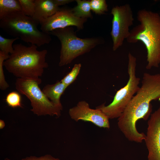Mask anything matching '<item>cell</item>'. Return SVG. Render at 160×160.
Listing matches in <instances>:
<instances>
[{
    "label": "cell",
    "instance_id": "obj_1",
    "mask_svg": "<svg viewBox=\"0 0 160 160\" xmlns=\"http://www.w3.org/2000/svg\"><path fill=\"white\" fill-rule=\"evenodd\" d=\"M153 100L160 101V74L145 73L141 86L118 119L120 125L128 131H136L138 120H146L151 114Z\"/></svg>",
    "mask_w": 160,
    "mask_h": 160
},
{
    "label": "cell",
    "instance_id": "obj_2",
    "mask_svg": "<svg viewBox=\"0 0 160 160\" xmlns=\"http://www.w3.org/2000/svg\"><path fill=\"white\" fill-rule=\"evenodd\" d=\"M13 46V52L3 63L5 69L17 78L33 80L41 83L40 77L44 69L48 67L46 60L47 50L39 51L34 44L28 47L19 43Z\"/></svg>",
    "mask_w": 160,
    "mask_h": 160
},
{
    "label": "cell",
    "instance_id": "obj_3",
    "mask_svg": "<svg viewBox=\"0 0 160 160\" xmlns=\"http://www.w3.org/2000/svg\"><path fill=\"white\" fill-rule=\"evenodd\" d=\"M137 19L140 24L130 31L127 41L133 43L142 42L147 52L146 68H158L160 64V15L144 9L138 11Z\"/></svg>",
    "mask_w": 160,
    "mask_h": 160
},
{
    "label": "cell",
    "instance_id": "obj_4",
    "mask_svg": "<svg viewBox=\"0 0 160 160\" xmlns=\"http://www.w3.org/2000/svg\"><path fill=\"white\" fill-rule=\"evenodd\" d=\"M39 24L22 11L10 14L0 20V28L8 34L39 47L48 44L52 40L49 33L38 29Z\"/></svg>",
    "mask_w": 160,
    "mask_h": 160
},
{
    "label": "cell",
    "instance_id": "obj_5",
    "mask_svg": "<svg viewBox=\"0 0 160 160\" xmlns=\"http://www.w3.org/2000/svg\"><path fill=\"white\" fill-rule=\"evenodd\" d=\"M49 33L57 37L61 43L60 66L70 63L76 57L89 52L102 41L98 38H79L71 26L56 29Z\"/></svg>",
    "mask_w": 160,
    "mask_h": 160
},
{
    "label": "cell",
    "instance_id": "obj_6",
    "mask_svg": "<svg viewBox=\"0 0 160 160\" xmlns=\"http://www.w3.org/2000/svg\"><path fill=\"white\" fill-rule=\"evenodd\" d=\"M128 73L129 79L126 84L117 91L112 102L97 106L109 118H119L139 89L140 79L136 76V59L130 52L128 55Z\"/></svg>",
    "mask_w": 160,
    "mask_h": 160
},
{
    "label": "cell",
    "instance_id": "obj_7",
    "mask_svg": "<svg viewBox=\"0 0 160 160\" xmlns=\"http://www.w3.org/2000/svg\"><path fill=\"white\" fill-rule=\"evenodd\" d=\"M41 83L33 80L17 78L15 88L20 94L25 95L30 101L31 111L38 116H61L62 109L55 106L40 89Z\"/></svg>",
    "mask_w": 160,
    "mask_h": 160
},
{
    "label": "cell",
    "instance_id": "obj_8",
    "mask_svg": "<svg viewBox=\"0 0 160 160\" xmlns=\"http://www.w3.org/2000/svg\"><path fill=\"white\" fill-rule=\"evenodd\" d=\"M111 14L113 18L111 35L113 49L115 51L122 45L124 40L129 36V28L133 24L134 19L131 8L128 4L113 7Z\"/></svg>",
    "mask_w": 160,
    "mask_h": 160
},
{
    "label": "cell",
    "instance_id": "obj_9",
    "mask_svg": "<svg viewBox=\"0 0 160 160\" xmlns=\"http://www.w3.org/2000/svg\"><path fill=\"white\" fill-rule=\"evenodd\" d=\"M87 18L75 16L71 9H60L54 15L41 23V31L46 33L58 28H63L74 26L79 30L84 28V24Z\"/></svg>",
    "mask_w": 160,
    "mask_h": 160
},
{
    "label": "cell",
    "instance_id": "obj_10",
    "mask_svg": "<svg viewBox=\"0 0 160 160\" xmlns=\"http://www.w3.org/2000/svg\"><path fill=\"white\" fill-rule=\"evenodd\" d=\"M68 113L71 119L76 121L81 120L92 122L100 127H110L108 117L99 109L91 108L85 101H79L69 109Z\"/></svg>",
    "mask_w": 160,
    "mask_h": 160
},
{
    "label": "cell",
    "instance_id": "obj_11",
    "mask_svg": "<svg viewBox=\"0 0 160 160\" xmlns=\"http://www.w3.org/2000/svg\"><path fill=\"white\" fill-rule=\"evenodd\" d=\"M145 140L148 160H160V107L151 114Z\"/></svg>",
    "mask_w": 160,
    "mask_h": 160
},
{
    "label": "cell",
    "instance_id": "obj_12",
    "mask_svg": "<svg viewBox=\"0 0 160 160\" xmlns=\"http://www.w3.org/2000/svg\"><path fill=\"white\" fill-rule=\"evenodd\" d=\"M35 7L32 17L41 24L60 9L53 0H35Z\"/></svg>",
    "mask_w": 160,
    "mask_h": 160
},
{
    "label": "cell",
    "instance_id": "obj_13",
    "mask_svg": "<svg viewBox=\"0 0 160 160\" xmlns=\"http://www.w3.org/2000/svg\"><path fill=\"white\" fill-rule=\"evenodd\" d=\"M67 87L61 81H58L54 84L46 85L42 91L55 106L63 109L60 98Z\"/></svg>",
    "mask_w": 160,
    "mask_h": 160
},
{
    "label": "cell",
    "instance_id": "obj_14",
    "mask_svg": "<svg viewBox=\"0 0 160 160\" xmlns=\"http://www.w3.org/2000/svg\"><path fill=\"white\" fill-rule=\"evenodd\" d=\"M22 11L19 0H0V20L8 15L17 12Z\"/></svg>",
    "mask_w": 160,
    "mask_h": 160
},
{
    "label": "cell",
    "instance_id": "obj_15",
    "mask_svg": "<svg viewBox=\"0 0 160 160\" xmlns=\"http://www.w3.org/2000/svg\"><path fill=\"white\" fill-rule=\"evenodd\" d=\"M76 1L77 5L71 9L74 15L79 17L92 18L90 1L76 0Z\"/></svg>",
    "mask_w": 160,
    "mask_h": 160
},
{
    "label": "cell",
    "instance_id": "obj_16",
    "mask_svg": "<svg viewBox=\"0 0 160 160\" xmlns=\"http://www.w3.org/2000/svg\"><path fill=\"white\" fill-rule=\"evenodd\" d=\"M19 39H20L18 37L6 38L0 35V51L7 55L12 54L14 51L12 44Z\"/></svg>",
    "mask_w": 160,
    "mask_h": 160
},
{
    "label": "cell",
    "instance_id": "obj_17",
    "mask_svg": "<svg viewBox=\"0 0 160 160\" xmlns=\"http://www.w3.org/2000/svg\"><path fill=\"white\" fill-rule=\"evenodd\" d=\"M20 94L18 92L12 91L7 94L5 101L9 106L13 108H22L21 97Z\"/></svg>",
    "mask_w": 160,
    "mask_h": 160
},
{
    "label": "cell",
    "instance_id": "obj_18",
    "mask_svg": "<svg viewBox=\"0 0 160 160\" xmlns=\"http://www.w3.org/2000/svg\"><path fill=\"white\" fill-rule=\"evenodd\" d=\"M81 67L80 63L75 64L71 70L65 75L61 81L67 87L75 80Z\"/></svg>",
    "mask_w": 160,
    "mask_h": 160
},
{
    "label": "cell",
    "instance_id": "obj_19",
    "mask_svg": "<svg viewBox=\"0 0 160 160\" xmlns=\"http://www.w3.org/2000/svg\"><path fill=\"white\" fill-rule=\"evenodd\" d=\"M22 12L25 15L32 17L35 11V0H19Z\"/></svg>",
    "mask_w": 160,
    "mask_h": 160
},
{
    "label": "cell",
    "instance_id": "obj_20",
    "mask_svg": "<svg viewBox=\"0 0 160 160\" xmlns=\"http://www.w3.org/2000/svg\"><path fill=\"white\" fill-rule=\"evenodd\" d=\"M9 55L0 51V89L2 90L6 89L9 87L5 79L3 67L4 61L9 58Z\"/></svg>",
    "mask_w": 160,
    "mask_h": 160
},
{
    "label": "cell",
    "instance_id": "obj_21",
    "mask_svg": "<svg viewBox=\"0 0 160 160\" xmlns=\"http://www.w3.org/2000/svg\"><path fill=\"white\" fill-rule=\"evenodd\" d=\"M90 4L91 10L96 14H104L108 11V5L105 0H92Z\"/></svg>",
    "mask_w": 160,
    "mask_h": 160
},
{
    "label": "cell",
    "instance_id": "obj_22",
    "mask_svg": "<svg viewBox=\"0 0 160 160\" xmlns=\"http://www.w3.org/2000/svg\"><path fill=\"white\" fill-rule=\"evenodd\" d=\"M21 160H60L59 159L53 157L50 154H47L40 157L35 156H27Z\"/></svg>",
    "mask_w": 160,
    "mask_h": 160
},
{
    "label": "cell",
    "instance_id": "obj_23",
    "mask_svg": "<svg viewBox=\"0 0 160 160\" xmlns=\"http://www.w3.org/2000/svg\"><path fill=\"white\" fill-rule=\"evenodd\" d=\"M53 1L58 6L68 4L73 1L72 0H53Z\"/></svg>",
    "mask_w": 160,
    "mask_h": 160
},
{
    "label": "cell",
    "instance_id": "obj_24",
    "mask_svg": "<svg viewBox=\"0 0 160 160\" xmlns=\"http://www.w3.org/2000/svg\"><path fill=\"white\" fill-rule=\"evenodd\" d=\"M5 126V123L4 120H0V129H3Z\"/></svg>",
    "mask_w": 160,
    "mask_h": 160
},
{
    "label": "cell",
    "instance_id": "obj_25",
    "mask_svg": "<svg viewBox=\"0 0 160 160\" xmlns=\"http://www.w3.org/2000/svg\"><path fill=\"white\" fill-rule=\"evenodd\" d=\"M4 160H12L8 158H7L5 159Z\"/></svg>",
    "mask_w": 160,
    "mask_h": 160
},
{
    "label": "cell",
    "instance_id": "obj_26",
    "mask_svg": "<svg viewBox=\"0 0 160 160\" xmlns=\"http://www.w3.org/2000/svg\"></svg>",
    "mask_w": 160,
    "mask_h": 160
}]
</instances>
